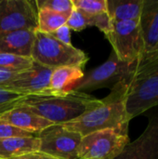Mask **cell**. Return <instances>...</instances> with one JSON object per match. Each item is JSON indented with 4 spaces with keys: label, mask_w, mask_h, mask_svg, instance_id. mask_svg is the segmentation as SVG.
<instances>
[{
    "label": "cell",
    "mask_w": 158,
    "mask_h": 159,
    "mask_svg": "<svg viewBox=\"0 0 158 159\" xmlns=\"http://www.w3.org/2000/svg\"><path fill=\"white\" fill-rule=\"evenodd\" d=\"M114 88L124 95L129 121L158 105V56L141 61L136 69Z\"/></svg>",
    "instance_id": "1"
},
{
    "label": "cell",
    "mask_w": 158,
    "mask_h": 159,
    "mask_svg": "<svg viewBox=\"0 0 158 159\" xmlns=\"http://www.w3.org/2000/svg\"><path fill=\"white\" fill-rule=\"evenodd\" d=\"M98 102L85 92L71 90L63 94L22 96L15 107H25L55 125H61L76 119Z\"/></svg>",
    "instance_id": "2"
},
{
    "label": "cell",
    "mask_w": 158,
    "mask_h": 159,
    "mask_svg": "<svg viewBox=\"0 0 158 159\" xmlns=\"http://www.w3.org/2000/svg\"><path fill=\"white\" fill-rule=\"evenodd\" d=\"M129 123L124 104V95L117 88H113L110 94L99 102L76 119L61 124L66 129L76 131L82 136L116 128Z\"/></svg>",
    "instance_id": "3"
},
{
    "label": "cell",
    "mask_w": 158,
    "mask_h": 159,
    "mask_svg": "<svg viewBox=\"0 0 158 159\" xmlns=\"http://www.w3.org/2000/svg\"><path fill=\"white\" fill-rule=\"evenodd\" d=\"M31 57L36 63L53 70L64 66H75L83 69L88 61V55L83 50L73 45H65L49 34L36 31Z\"/></svg>",
    "instance_id": "4"
},
{
    "label": "cell",
    "mask_w": 158,
    "mask_h": 159,
    "mask_svg": "<svg viewBox=\"0 0 158 159\" xmlns=\"http://www.w3.org/2000/svg\"><path fill=\"white\" fill-rule=\"evenodd\" d=\"M129 124L99 130L82 137L78 159H115L129 143Z\"/></svg>",
    "instance_id": "5"
},
{
    "label": "cell",
    "mask_w": 158,
    "mask_h": 159,
    "mask_svg": "<svg viewBox=\"0 0 158 159\" xmlns=\"http://www.w3.org/2000/svg\"><path fill=\"white\" fill-rule=\"evenodd\" d=\"M139 62H125L120 61L115 53L112 51L109 59L102 65L90 70L77 81L71 90L92 91L102 88L112 89L115 86L127 78L137 67Z\"/></svg>",
    "instance_id": "6"
},
{
    "label": "cell",
    "mask_w": 158,
    "mask_h": 159,
    "mask_svg": "<svg viewBox=\"0 0 158 159\" xmlns=\"http://www.w3.org/2000/svg\"><path fill=\"white\" fill-rule=\"evenodd\" d=\"M117 58L125 62H140L144 56V42L139 20L112 22L105 34Z\"/></svg>",
    "instance_id": "7"
},
{
    "label": "cell",
    "mask_w": 158,
    "mask_h": 159,
    "mask_svg": "<svg viewBox=\"0 0 158 159\" xmlns=\"http://www.w3.org/2000/svg\"><path fill=\"white\" fill-rule=\"evenodd\" d=\"M37 137L40 141L39 152L57 159H78L77 149L82 135L62 125H52L42 130Z\"/></svg>",
    "instance_id": "8"
},
{
    "label": "cell",
    "mask_w": 158,
    "mask_h": 159,
    "mask_svg": "<svg viewBox=\"0 0 158 159\" xmlns=\"http://www.w3.org/2000/svg\"><path fill=\"white\" fill-rule=\"evenodd\" d=\"M36 27L35 1L0 0V34L21 30L36 31Z\"/></svg>",
    "instance_id": "9"
},
{
    "label": "cell",
    "mask_w": 158,
    "mask_h": 159,
    "mask_svg": "<svg viewBox=\"0 0 158 159\" xmlns=\"http://www.w3.org/2000/svg\"><path fill=\"white\" fill-rule=\"evenodd\" d=\"M53 69L42 66L34 61L30 69L19 73L14 79L0 86V88L22 96L51 94L49 91V81Z\"/></svg>",
    "instance_id": "10"
},
{
    "label": "cell",
    "mask_w": 158,
    "mask_h": 159,
    "mask_svg": "<svg viewBox=\"0 0 158 159\" xmlns=\"http://www.w3.org/2000/svg\"><path fill=\"white\" fill-rule=\"evenodd\" d=\"M115 159H158V112L149 117L142 134L129 142Z\"/></svg>",
    "instance_id": "11"
},
{
    "label": "cell",
    "mask_w": 158,
    "mask_h": 159,
    "mask_svg": "<svg viewBox=\"0 0 158 159\" xmlns=\"http://www.w3.org/2000/svg\"><path fill=\"white\" fill-rule=\"evenodd\" d=\"M139 22L144 42L142 60L158 56V0H143Z\"/></svg>",
    "instance_id": "12"
},
{
    "label": "cell",
    "mask_w": 158,
    "mask_h": 159,
    "mask_svg": "<svg viewBox=\"0 0 158 159\" xmlns=\"http://www.w3.org/2000/svg\"><path fill=\"white\" fill-rule=\"evenodd\" d=\"M0 120L31 134H39L45 129L55 125L31 110L18 106L0 115Z\"/></svg>",
    "instance_id": "13"
},
{
    "label": "cell",
    "mask_w": 158,
    "mask_h": 159,
    "mask_svg": "<svg viewBox=\"0 0 158 159\" xmlns=\"http://www.w3.org/2000/svg\"><path fill=\"white\" fill-rule=\"evenodd\" d=\"M35 31L21 30L0 34V54L31 57Z\"/></svg>",
    "instance_id": "14"
},
{
    "label": "cell",
    "mask_w": 158,
    "mask_h": 159,
    "mask_svg": "<svg viewBox=\"0 0 158 159\" xmlns=\"http://www.w3.org/2000/svg\"><path fill=\"white\" fill-rule=\"evenodd\" d=\"M40 141L37 136L10 137L0 139V159L19 157L30 153L37 152Z\"/></svg>",
    "instance_id": "15"
},
{
    "label": "cell",
    "mask_w": 158,
    "mask_h": 159,
    "mask_svg": "<svg viewBox=\"0 0 158 159\" xmlns=\"http://www.w3.org/2000/svg\"><path fill=\"white\" fill-rule=\"evenodd\" d=\"M107 13L112 22L139 20L143 0H106Z\"/></svg>",
    "instance_id": "16"
},
{
    "label": "cell",
    "mask_w": 158,
    "mask_h": 159,
    "mask_svg": "<svg viewBox=\"0 0 158 159\" xmlns=\"http://www.w3.org/2000/svg\"><path fill=\"white\" fill-rule=\"evenodd\" d=\"M84 76L82 68L75 66H64L53 70L50 81L49 91L51 94H63L71 91L74 84Z\"/></svg>",
    "instance_id": "17"
},
{
    "label": "cell",
    "mask_w": 158,
    "mask_h": 159,
    "mask_svg": "<svg viewBox=\"0 0 158 159\" xmlns=\"http://www.w3.org/2000/svg\"><path fill=\"white\" fill-rule=\"evenodd\" d=\"M68 16L51 11L47 8L37 10L36 32L43 34H52L60 27L65 25Z\"/></svg>",
    "instance_id": "18"
},
{
    "label": "cell",
    "mask_w": 158,
    "mask_h": 159,
    "mask_svg": "<svg viewBox=\"0 0 158 159\" xmlns=\"http://www.w3.org/2000/svg\"><path fill=\"white\" fill-rule=\"evenodd\" d=\"M32 57H25L14 54H0V70L9 73H21L34 65Z\"/></svg>",
    "instance_id": "19"
},
{
    "label": "cell",
    "mask_w": 158,
    "mask_h": 159,
    "mask_svg": "<svg viewBox=\"0 0 158 159\" xmlns=\"http://www.w3.org/2000/svg\"><path fill=\"white\" fill-rule=\"evenodd\" d=\"M74 7L88 17L106 12V0H73Z\"/></svg>",
    "instance_id": "20"
},
{
    "label": "cell",
    "mask_w": 158,
    "mask_h": 159,
    "mask_svg": "<svg viewBox=\"0 0 158 159\" xmlns=\"http://www.w3.org/2000/svg\"><path fill=\"white\" fill-rule=\"evenodd\" d=\"M35 5L37 10L47 8L68 17L74 9L73 0H37L35 1Z\"/></svg>",
    "instance_id": "21"
},
{
    "label": "cell",
    "mask_w": 158,
    "mask_h": 159,
    "mask_svg": "<svg viewBox=\"0 0 158 159\" xmlns=\"http://www.w3.org/2000/svg\"><path fill=\"white\" fill-rule=\"evenodd\" d=\"M65 24L68 26L70 30L80 32L85 30L87 27L90 26V20L88 16L85 15L84 13L74 7Z\"/></svg>",
    "instance_id": "22"
},
{
    "label": "cell",
    "mask_w": 158,
    "mask_h": 159,
    "mask_svg": "<svg viewBox=\"0 0 158 159\" xmlns=\"http://www.w3.org/2000/svg\"><path fill=\"white\" fill-rule=\"evenodd\" d=\"M21 97L22 95L19 93L0 88V115L13 109L17 101Z\"/></svg>",
    "instance_id": "23"
},
{
    "label": "cell",
    "mask_w": 158,
    "mask_h": 159,
    "mask_svg": "<svg viewBox=\"0 0 158 159\" xmlns=\"http://www.w3.org/2000/svg\"><path fill=\"white\" fill-rule=\"evenodd\" d=\"M89 20H90V26L98 27V29L101 32H102L104 35L107 33H109V31L112 28V21L110 20V17L107 11L89 17Z\"/></svg>",
    "instance_id": "24"
},
{
    "label": "cell",
    "mask_w": 158,
    "mask_h": 159,
    "mask_svg": "<svg viewBox=\"0 0 158 159\" xmlns=\"http://www.w3.org/2000/svg\"><path fill=\"white\" fill-rule=\"evenodd\" d=\"M31 136L34 135L0 120V139L10 138V137H31Z\"/></svg>",
    "instance_id": "25"
},
{
    "label": "cell",
    "mask_w": 158,
    "mask_h": 159,
    "mask_svg": "<svg viewBox=\"0 0 158 159\" xmlns=\"http://www.w3.org/2000/svg\"><path fill=\"white\" fill-rule=\"evenodd\" d=\"M51 34L55 39H57L58 41L68 45V46H72V42H71V30L68 28V26L65 24L61 27H60L59 29H57L55 32H53Z\"/></svg>",
    "instance_id": "26"
},
{
    "label": "cell",
    "mask_w": 158,
    "mask_h": 159,
    "mask_svg": "<svg viewBox=\"0 0 158 159\" xmlns=\"http://www.w3.org/2000/svg\"><path fill=\"white\" fill-rule=\"evenodd\" d=\"M10 159H57L53 157H50L47 154H44V153H41L39 151L37 152H34V153H30V154H27V155H24V156H20L19 157H14V158Z\"/></svg>",
    "instance_id": "27"
},
{
    "label": "cell",
    "mask_w": 158,
    "mask_h": 159,
    "mask_svg": "<svg viewBox=\"0 0 158 159\" xmlns=\"http://www.w3.org/2000/svg\"><path fill=\"white\" fill-rule=\"evenodd\" d=\"M19 74V73H18ZM18 74H14V73H9V72H5V71H1L0 70V86L5 85L8 82H10L12 79H14Z\"/></svg>",
    "instance_id": "28"
}]
</instances>
